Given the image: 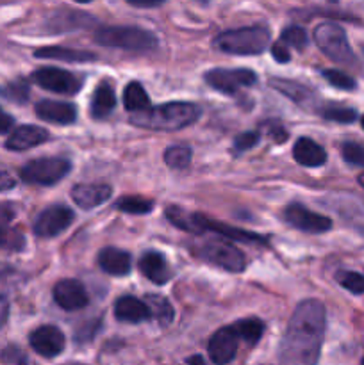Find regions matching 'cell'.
<instances>
[{"mask_svg":"<svg viewBox=\"0 0 364 365\" xmlns=\"http://www.w3.org/2000/svg\"><path fill=\"white\" fill-rule=\"evenodd\" d=\"M327 328V310L318 299H303L280 341V365H316Z\"/></svg>","mask_w":364,"mask_h":365,"instance_id":"obj_1","label":"cell"},{"mask_svg":"<svg viewBox=\"0 0 364 365\" xmlns=\"http://www.w3.org/2000/svg\"><path fill=\"white\" fill-rule=\"evenodd\" d=\"M200 116L198 106L191 102H170L150 107L131 116V123L148 130L175 132L195 123Z\"/></svg>","mask_w":364,"mask_h":365,"instance_id":"obj_2","label":"cell"},{"mask_svg":"<svg viewBox=\"0 0 364 365\" xmlns=\"http://www.w3.org/2000/svg\"><path fill=\"white\" fill-rule=\"evenodd\" d=\"M271 32L266 25H250V27L225 31L214 38V46L225 53L236 56H257L268 48Z\"/></svg>","mask_w":364,"mask_h":365,"instance_id":"obj_3","label":"cell"},{"mask_svg":"<svg viewBox=\"0 0 364 365\" xmlns=\"http://www.w3.org/2000/svg\"><path fill=\"white\" fill-rule=\"evenodd\" d=\"M95 39L102 46L132 50V52H146L157 46L156 36L138 27H103L96 31Z\"/></svg>","mask_w":364,"mask_h":365,"instance_id":"obj_4","label":"cell"},{"mask_svg":"<svg viewBox=\"0 0 364 365\" xmlns=\"http://www.w3.org/2000/svg\"><path fill=\"white\" fill-rule=\"evenodd\" d=\"M314 41L318 48L330 57L332 61L341 64H353L355 63V53L350 48L348 38L341 25L325 21L314 29Z\"/></svg>","mask_w":364,"mask_h":365,"instance_id":"obj_5","label":"cell"},{"mask_svg":"<svg viewBox=\"0 0 364 365\" xmlns=\"http://www.w3.org/2000/svg\"><path fill=\"white\" fill-rule=\"evenodd\" d=\"M71 170L70 160L64 157H43L31 160L20 171L21 180L34 185H54L63 180Z\"/></svg>","mask_w":364,"mask_h":365,"instance_id":"obj_6","label":"cell"},{"mask_svg":"<svg viewBox=\"0 0 364 365\" xmlns=\"http://www.w3.org/2000/svg\"><path fill=\"white\" fill-rule=\"evenodd\" d=\"M200 259L207 260L213 266L221 267L228 273H241L245 269V255L236 248L232 242L227 241H207L198 250Z\"/></svg>","mask_w":364,"mask_h":365,"instance_id":"obj_7","label":"cell"},{"mask_svg":"<svg viewBox=\"0 0 364 365\" xmlns=\"http://www.w3.org/2000/svg\"><path fill=\"white\" fill-rule=\"evenodd\" d=\"M203 78L211 88L225 95H236L241 88H250L257 82L256 71L248 68H236V70L214 68V70L206 71Z\"/></svg>","mask_w":364,"mask_h":365,"instance_id":"obj_8","label":"cell"},{"mask_svg":"<svg viewBox=\"0 0 364 365\" xmlns=\"http://www.w3.org/2000/svg\"><path fill=\"white\" fill-rule=\"evenodd\" d=\"M74 221V210L68 209L66 205H52L46 207L45 210H41L38 214V217L34 220V225H32V230H34V234L38 237L50 239L63 234L64 230H68Z\"/></svg>","mask_w":364,"mask_h":365,"instance_id":"obj_9","label":"cell"},{"mask_svg":"<svg viewBox=\"0 0 364 365\" xmlns=\"http://www.w3.org/2000/svg\"><path fill=\"white\" fill-rule=\"evenodd\" d=\"M34 82L46 91L59 93V95H75L81 89V81L71 71L61 68H39L32 75Z\"/></svg>","mask_w":364,"mask_h":365,"instance_id":"obj_10","label":"cell"},{"mask_svg":"<svg viewBox=\"0 0 364 365\" xmlns=\"http://www.w3.org/2000/svg\"><path fill=\"white\" fill-rule=\"evenodd\" d=\"M285 223L291 225L296 230L307 232V234H323L332 228V220L321 214L310 212L300 203H291L284 210Z\"/></svg>","mask_w":364,"mask_h":365,"instance_id":"obj_11","label":"cell"},{"mask_svg":"<svg viewBox=\"0 0 364 365\" xmlns=\"http://www.w3.org/2000/svg\"><path fill=\"white\" fill-rule=\"evenodd\" d=\"M29 342H31V348L38 355L45 356V359H54V356L63 353L66 339H64V334L59 328L52 327V324H45V327L36 328L29 335Z\"/></svg>","mask_w":364,"mask_h":365,"instance_id":"obj_12","label":"cell"},{"mask_svg":"<svg viewBox=\"0 0 364 365\" xmlns=\"http://www.w3.org/2000/svg\"><path fill=\"white\" fill-rule=\"evenodd\" d=\"M238 341L239 337L232 327H223L214 331L209 346H207L211 362L216 365L231 364L236 359V353H238Z\"/></svg>","mask_w":364,"mask_h":365,"instance_id":"obj_13","label":"cell"},{"mask_svg":"<svg viewBox=\"0 0 364 365\" xmlns=\"http://www.w3.org/2000/svg\"><path fill=\"white\" fill-rule=\"evenodd\" d=\"M54 299L57 305L68 312L82 310L89 303V296L86 287L79 280H61L54 287Z\"/></svg>","mask_w":364,"mask_h":365,"instance_id":"obj_14","label":"cell"},{"mask_svg":"<svg viewBox=\"0 0 364 365\" xmlns=\"http://www.w3.org/2000/svg\"><path fill=\"white\" fill-rule=\"evenodd\" d=\"M49 138L50 134L45 128L36 127V125H21V127L14 128L11 132V135L7 138L6 148L11 150V152H25V150L34 148V146L45 143Z\"/></svg>","mask_w":364,"mask_h":365,"instance_id":"obj_15","label":"cell"},{"mask_svg":"<svg viewBox=\"0 0 364 365\" xmlns=\"http://www.w3.org/2000/svg\"><path fill=\"white\" fill-rule=\"evenodd\" d=\"M36 114L49 123L70 125L77 120V107L70 102L41 100L39 103H36Z\"/></svg>","mask_w":364,"mask_h":365,"instance_id":"obj_16","label":"cell"},{"mask_svg":"<svg viewBox=\"0 0 364 365\" xmlns=\"http://www.w3.org/2000/svg\"><path fill=\"white\" fill-rule=\"evenodd\" d=\"M113 195V187L107 184H77L71 189V198L81 209L89 210L103 205Z\"/></svg>","mask_w":364,"mask_h":365,"instance_id":"obj_17","label":"cell"},{"mask_svg":"<svg viewBox=\"0 0 364 365\" xmlns=\"http://www.w3.org/2000/svg\"><path fill=\"white\" fill-rule=\"evenodd\" d=\"M114 316L121 323L131 324L145 323V321L152 319L148 305L136 298V296H121L116 302V305H114Z\"/></svg>","mask_w":364,"mask_h":365,"instance_id":"obj_18","label":"cell"},{"mask_svg":"<svg viewBox=\"0 0 364 365\" xmlns=\"http://www.w3.org/2000/svg\"><path fill=\"white\" fill-rule=\"evenodd\" d=\"M98 266L111 277H125L131 273L132 267L131 253L118 248H103L98 253Z\"/></svg>","mask_w":364,"mask_h":365,"instance_id":"obj_19","label":"cell"},{"mask_svg":"<svg viewBox=\"0 0 364 365\" xmlns=\"http://www.w3.org/2000/svg\"><path fill=\"white\" fill-rule=\"evenodd\" d=\"M332 209L339 212V216L348 221L352 227L364 230V198L352 195H339L334 202H330Z\"/></svg>","mask_w":364,"mask_h":365,"instance_id":"obj_20","label":"cell"},{"mask_svg":"<svg viewBox=\"0 0 364 365\" xmlns=\"http://www.w3.org/2000/svg\"><path fill=\"white\" fill-rule=\"evenodd\" d=\"M293 157L300 166L318 168L327 163V152L310 138H300L293 146Z\"/></svg>","mask_w":364,"mask_h":365,"instance_id":"obj_21","label":"cell"},{"mask_svg":"<svg viewBox=\"0 0 364 365\" xmlns=\"http://www.w3.org/2000/svg\"><path fill=\"white\" fill-rule=\"evenodd\" d=\"M139 269H141V273L145 274L150 282H153V284L157 285L166 284L171 278L166 259H164L163 253L159 252L143 253V257L139 259Z\"/></svg>","mask_w":364,"mask_h":365,"instance_id":"obj_22","label":"cell"},{"mask_svg":"<svg viewBox=\"0 0 364 365\" xmlns=\"http://www.w3.org/2000/svg\"><path fill=\"white\" fill-rule=\"evenodd\" d=\"M200 225H202L203 232L211 230V232H214V234L225 235L227 239H234V241L256 242V245H268L266 237H263V235L252 234V232H246V230H239V228L231 227V225L220 223V221L207 220L206 216L200 217Z\"/></svg>","mask_w":364,"mask_h":365,"instance_id":"obj_23","label":"cell"},{"mask_svg":"<svg viewBox=\"0 0 364 365\" xmlns=\"http://www.w3.org/2000/svg\"><path fill=\"white\" fill-rule=\"evenodd\" d=\"M116 107V93L111 82L103 81L91 96V116L95 120H106Z\"/></svg>","mask_w":364,"mask_h":365,"instance_id":"obj_24","label":"cell"},{"mask_svg":"<svg viewBox=\"0 0 364 365\" xmlns=\"http://www.w3.org/2000/svg\"><path fill=\"white\" fill-rule=\"evenodd\" d=\"M36 57L39 59H56V61H66V63H91L96 59L93 52H86V50H75V48H64V46H43L34 52Z\"/></svg>","mask_w":364,"mask_h":365,"instance_id":"obj_25","label":"cell"},{"mask_svg":"<svg viewBox=\"0 0 364 365\" xmlns=\"http://www.w3.org/2000/svg\"><path fill=\"white\" fill-rule=\"evenodd\" d=\"M271 86L275 89H278L280 93H284L288 98H291L293 102L298 103V106L307 107L309 109L314 102V93L313 89L305 88L303 84H298V82L285 81V78H271Z\"/></svg>","mask_w":364,"mask_h":365,"instance_id":"obj_26","label":"cell"},{"mask_svg":"<svg viewBox=\"0 0 364 365\" xmlns=\"http://www.w3.org/2000/svg\"><path fill=\"white\" fill-rule=\"evenodd\" d=\"M164 216H166V220L170 221L171 225H175L177 228H181V230L184 232H189V234H203V228L202 225H200V217H202V214H196V212H188V210L181 209V207H168L166 210H164Z\"/></svg>","mask_w":364,"mask_h":365,"instance_id":"obj_27","label":"cell"},{"mask_svg":"<svg viewBox=\"0 0 364 365\" xmlns=\"http://www.w3.org/2000/svg\"><path fill=\"white\" fill-rule=\"evenodd\" d=\"M123 106L128 113H141L150 109V98L139 82H131L123 91Z\"/></svg>","mask_w":364,"mask_h":365,"instance_id":"obj_28","label":"cell"},{"mask_svg":"<svg viewBox=\"0 0 364 365\" xmlns=\"http://www.w3.org/2000/svg\"><path fill=\"white\" fill-rule=\"evenodd\" d=\"M146 305H148L150 309V314H152V317H156L157 323L161 324V327H168V324H171V321H173V307H171V303L168 302L164 296H146Z\"/></svg>","mask_w":364,"mask_h":365,"instance_id":"obj_29","label":"cell"},{"mask_svg":"<svg viewBox=\"0 0 364 365\" xmlns=\"http://www.w3.org/2000/svg\"><path fill=\"white\" fill-rule=\"evenodd\" d=\"M234 331L238 334L239 339L246 341L248 344H256L259 342V339L264 334V323L256 317H250V319H241L238 323L232 324Z\"/></svg>","mask_w":364,"mask_h":365,"instance_id":"obj_30","label":"cell"},{"mask_svg":"<svg viewBox=\"0 0 364 365\" xmlns=\"http://www.w3.org/2000/svg\"><path fill=\"white\" fill-rule=\"evenodd\" d=\"M114 209L123 210L127 214H139V216H145V214L152 212L153 210V202L148 198H143V196H121L120 200H116L114 203Z\"/></svg>","mask_w":364,"mask_h":365,"instance_id":"obj_31","label":"cell"},{"mask_svg":"<svg viewBox=\"0 0 364 365\" xmlns=\"http://www.w3.org/2000/svg\"><path fill=\"white\" fill-rule=\"evenodd\" d=\"M191 148L186 145H175L164 152V163L171 168V170H186L191 163Z\"/></svg>","mask_w":364,"mask_h":365,"instance_id":"obj_32","label":"cell"},{"mask_svg":"<svg viewBox=\"0 0 364 365\" xmlns=\"http://www.w3.org/2000/svg\"><path fill=\"white\" fill-rule=\"evenodd\" d=\"M321 118L328 121H335V123H353L357 120V110L352 107L335 106V103H328V106L320 109Z\"/></svg>","mask_w":364,"mask_h":365,"instance_id":"obj_33","label":"cell"},{"mask_svg":"<svg viewBox=\"0 0 364 365\" xmlns=\"http://www.w3.org/2000/svg\"><path fill=\"white\" fill-rule=\"evenodd\" d=\"M335 280L352 294H364V277L355 271H338L335 273Z\"/></svg>","mask_w":364,"mask_h":365,"instance_id":"obj_34","label":"cell"},{"mask_svg":"<svg viewBox=\"0 0 364 365\" xmlns=\"http://www.w3.org/2000/svg\"><path fill=\"white\" fill-rule=\"evenodd\" d=\"M0 96L14 103H25L29 98V84L27 81H14L0 88Z\"/></svg>","mask_w":364,"mask_h":365,"instance_id":"obj_35","label":"cell"},{"mask_svg":"<svg viewBox=\"0 0 364 365\" xmlns=\"http://www.w3.org/2000/svg\"><path fill=\"white\" fill-rule=\"evenodd\" d=\"M307 41H309V38H307L305 29L298 27V25H289L280 36V43H284L285 46H293L296 50L305 48Z\"/></svg>","mask_w":364,"mask_h":365,"instance_id":"obj_36","label":"cell"},{"mask_svg":"<svg viewBox=\"0 0 364 365\" xmlns=\"http://www.w3.org/2000/svg\"><path fill=\"white\" fill-rule=\"evenodd\" d=\"M321 75H323V78L328 82V84L334 86V88L338 89H343V91H353V89L357 88L355 78L350 77V75L345 73V71L323 70L321 71Z\"/></svg>","mask_w":364,"mask_h":365,"instance_id":"obj_37","label":"cell"},{"mask_svg":"<svg viewBox=\"0 0 364 365\" xmlns=\"http://www.w3.org/2000/svg\"><path fill=\"white\" fill-rule=\"evenodd\" d=\"M13 217L14 210L9 205H0V248L13 245V230H11Z\"/></svg>","mask_w":364,"mask_h":365,"instance_id":"obj_38","label":"cell"},{"mask_svg":"<svg viewBox=\"0 0 364 365\" xmlns=\"http://www.w3.org/2000/svg\"><path fill=\"white\" fill-rule=\"evenodd\" d=\"M343 159L352 166L364 168V146L357 145V143H345L341 146Z\"/></svg>","mask_w":364,"mask_h":365,"instance_id":"obj_39","label":"cell"},{"mask_svg":"<svg viewBox=\"0 0 364 365\" xmlns=\"http://www.w3.org/2000/svg\"><path fill=\"white\" fill-rule=\"evenodd\" d=\"M261 139V134L256 130H250V132H243V134H239L238 138L234 139V152H246V150L253 148V146L259 143Z\"/></svg>","mask_w":364,"mask_h":365,"instance_id":"obj_40","label":"cell"},{"mask_svg":"<svg viewBox=\"0 0 364 365\" xmlns=\"http://www.w3.org/2000/svg\"><path fill=\"white\" fill-rule=\"evenodd\" d=\"M266 134L273 139L275 143H284L289 138L288 130L284 128V125L275 123V121H268L266 125Z\"/></svg>","mask_w":364,"mask_h":365,"instance_id":"obj_41","label":"cell"},{"mask_svg":"<svg viewBox=\"0 0 364 365\" xmlns=\"http://www.w3.org/2000/svg\"><path fill=\"white\" fill-rule=\"evenodd\" d=\"M14 185H16V178L11 175V171L4 164H0V192L11 191Z\"/></svg>","mask_w":364,"mask_h":365,"instance_id":"obj_42","label":"cell"},{"mask_svg":"<svg viewBox=\"0 0 364 365\" xmlns=\"http://www.w3.org/2000/svg\"><path fill=\"white\" fill-rule=\"evenodd\" d=\"M271 56L275 57L277 63H289V61H291V53H289L288 46L280 41H277L271 46Z\"/></svg>","mask_w":364,"mask_h":365,"instance_id":"obj_43","label":"cell"},{"mask_svg":"<svg viewBox=\"0 0 364 365\" xmlns=\"http://www.w3.org/2000/svg\"><path fill=\"white\" fill-rule=\"evenodd\" d=\"M2 359L6 360L7 364H14V362H20V365L27 364V360H25V355L18 348H7L6 351L2 353Z\"/></svg>","mask_w":364,"mask_h":365,"instance_id":"obj_44","label":"cell"},{"mask_svg":"<svg viewBox=\"0 0 364 365\" xmlns=\"http://www.w3.org/2000/svg\"><path fill=\"white\" fill-rule=\"evenodd\" d=\"M13 123H14L13 116H9V114L0 107V134H6V132L13 127Z\"/></svg>","mask_w":364,"mask_h":365,"instance_id":"obj_45","label":"cell"},{"mask_svg":"<svg viewBox=\"0 0 364 365\" xmlns=\"http://www.w3.org/2000/svg\"><path fill=\"white\" fill-rule=\"evenodd\" d=\"M7 314H9V303L4 296H0V328L7 321Z\"/></svg>","mask_w":364,"mask_h":365,"instance_id":"obj_46","label":"cell"},{"mask_svg":"<svg viewBox=\"0 0 364 365\" xmlns=\"http://www.w3.org/2000/svg\"><path fill=\"white\" fill-rule=\"evenodd\" d=\"M128 4L134 7H159L163 6V0H150V2H145V0H128Z\"/></svg>","mask_w":364,"mask_h":365,"instance_id":"obj_47","label":"cell"},{"mask_svg":"<svg viewBox=\"0 0 364 365\" xmlns=\"http://www.w3.org/2000/svg\"><path fill=\"white\" fill-rule=\"evenodd\" d=\"M188 364H189V365H206V362H203V359H202V356H200V355L189 356Z\"/></svg>","mask_w":364,"mask_h":365,"instance_id":"obj_48","label":"cell"},{"mask_svg":"<svg viewBox=\"0 0 364 365\" xmlns=\"http://www.w3.org/2000/svg\"><path fill=\"white\" fill-rule=\"evenodd\" d=\"M9 273H13V267L7 266V264H4V262H0V278L6 277V274H9Z\"/></svg>","mask_w":364,"mask_h":365,"instance_id":"obj_49","label":"cell"},{"mask_svg":"<svg viewBox=\"0 0 364 365\" xmlns=\"http://www.w3.org/2000/svg\"><path fill=\"white\" fill-rule=\"evenodd\" d=\"M357 180H359V184L363 185V187H364V173H360V175H359V178H357Z\"/></svg>","mask_w":364,"mask_h":365,"instance_id":"obj_50","label":"cell"},{"mask_svg":"<svg viewBox=\"0 0 364 365\" xmlns=\"http://www.w3.org/2000/svg\"><path fill=\"white\" fill-rule=\"evenodd\" d=\"M360 123H363V128H364V116H363V120H360Z\"/></svg>","mask_w":364,"mask_h":365,"instance_id":"obj_51","label":"cell"},{"mask_svg":"<svg viewBox=\"0 0 364 365\" xmlns=\"http://www.w3.org/2000/svg\"><path fill=\"white\" fill-rule=\"evenodd\" d=\"M360 365H364V359H363V362H360Z\"/></svg>","mask_w":364,"mask_h":365,"instance_id":"obj_52","label":"cell"}]
</instances>
